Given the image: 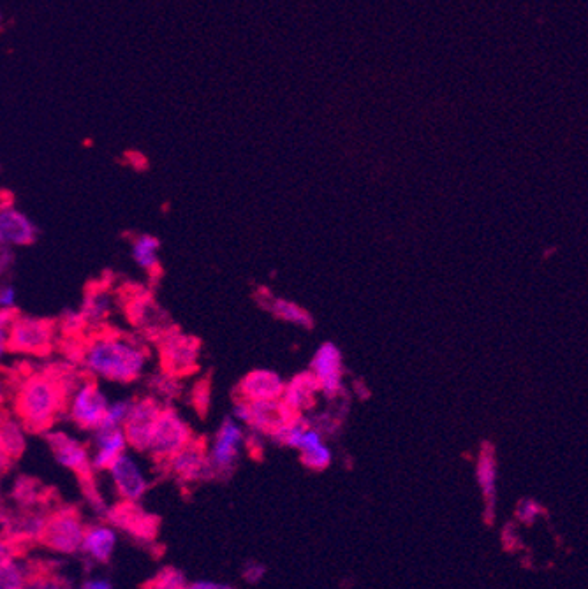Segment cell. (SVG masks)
Segmentation results:
<instances>
[{
  "label": "cell",
  "mask_w": 588,
  "mask_h": 589,
  "mask_svg": "<svg viewBox=\"0 0 588 589\" xmlns=\"http://www.w3.org/2000/svg\"><path fill=\"white\" fill-rule=\"evenodd\" d=\"M78 363L92 379L133 384L145 375L150 363V352L147 345L136 336L101 329L90 336L87 342L81 343Z\"/></svg>",
  "instance_id": "6da1fadb"
},
{
  "label": "cell",
  "mask_w": 588,
  "mask_h": 589,
  "mask_svg": "<svg viewBox=\"0 0 588 589\" xmlns=\"http://www.w3.org/2000/svg\"><path fill=\"white\" fill-rule=\"evenodd\" d=\"M67 391L53 370L32 373L16 389V417L27 431L45 433L66 408Z\"/></svg>",
  "instance_id": "7a4b0ae2"
},
{
  "label": "cell",
  "mask_w": 588,
  "mask_h": 589,
  "mask_svg": "<svg viewBox=\"0 0 588 589\" xmlns=\"http://www.w3.org/2000/svg\"><path fill=\"white\" fill-rule=\"evenodd\" d=\"M57 329L52 320L39 317H23L16 313L9 333V352L23 356L43 357L55 349Z\"/></svg>",
  "instance_id": "3957f363"
},
{
  "label": "cell",
  "mask_w": 588,
  "mask_h": 589,
  "mask_svg": "<svg viewBox=\"0 0 588 589\" xmlns=\"http://www.w3.org/2000/svg\"><path fill=\"white\" fill-rule=\"evenodd\" d=\"M110 400L96 380H80L66 400L67 419L80 430L94 431L101 426Z\"/></svg>",
  "instance_id": "277c9868"
},
{
  "label": "cell",
  "mask_w": 588,
  "mask_h": 589,
  "mask_svg": "<svg viewBox=\"0 0 588 589\" xmlns=\"http://www.w3.org/2000/svg\"><path fill=\"white\" fill-rule=\"evenodd\" d=\"M194 438L191 426L175 408L162 407L147 452L162 465Z\"/></svg>",
  "instance_id": "5b68a950"
},
{
  "label": "cell",
  "mask_w": 588,
  "mask_h": 589,
  "mask_svg": "<svg viewBox=\"0 0 588 589\" xmlns=\"http://www.w3.org/2000/svg\"><path fill=\"white\" fill-rule=\"evenodd\" d=\"M46 444L52 451L53 458L62 468L73 472L85 488L92 486L94 482V470L90 461V449L87 444L80 442L78 438L69 435L67 431L50 430L45 431Z\"/></svg>",
  "instance_id": "8992f818"
},
{
  "label": "cell",
  "mask_w": 588,
  "mask_h": 589,
  "mask_svg": "<svg viewBox=\"0 0 588 589\" xmlns=\"http://www.w3.org/2000/svg\"><path fill=\"white\" fill-rule=\"evenodd\" d=\"M85 528L87 526L76 510L59 509L46 519L41 542L53 553L73 556L80 553Z\"/></svg>",
  "instance_id": "52a82bcc"
},
{
  "label": "cell",
  "mask_w": 588,
  "mask_h": 589,
  "mask_svg": "<svg viewBox=\"0 0 588 589\" xmlns=\"http://www.w3.org/2000/svg\"><path fill=\"white\" fill-rule=\"evenodd\" d=\"M162 371L185 377L198 370L201 343L194 336L184 335L178 329H170L159 340Z\"/></svg>",
  "instance_id": "ba28073f"
},
{
  "label": "cell",
  "mask_w": 588,
  "mask_h": 589,
  "mask_svg": "<svg viewBox=\"0 0 588 589\" xmlns=\"http://www.w3.org/2000/svg\"><path fill=\"white\" fill-rule=\"evenodd\" d=\"M106 473L110 475L111 484L122 502L140 503L152 486L145 468L131 452H122Z\"/></svg>",
  "instance_id": "9c48e42d"
},
{
  "label": "cell",
  "mask_w": 588,
  "mask_h": 589,
  "mask_svg": "<svg viewBox=\"0 0 588 589\" xmlns=\"http://www.w3.org/2000/svg\"><path fill=\"white\" fill-rule=\"evenodd\" d=\"M296 412L280 400L236 401L235 417L258 433H272L280 424L291 421Z\"/></svg>",
  "instance_id": "30bf717a"
},
{
  "label": "cell",
  "mask_w": 588,
  "mask_h": 589,
  "mask_svg": "<svg viewBox=\"0 0 588 589\" xmlns=\"http://www.w3.org/2000/svg\"><path fill=\"white\" fill-rule=\"evenodd\" d=\"M162 466H166V470L182 484L215 479L214 468L210 465L208 454H206L205 442L198 438H192L184 449H180L177 454L166 459Z\"/></svg>",
  "instance_id": "8fae6325"
},
{
  "label": "cell",
  "mask_w": 588,
  "mask_h": 589,
  "mask_svg": "<svg viewBox=\"0 0 588 589\" xmlns=\"http://www.w3.org/2000/svg\"><path fill=\"white\" fill-rule=\"evenodd\" d=\"M162 407L164 405L155 396H145L140 400H133L127 419L122 424L127 445L133 451L147 452L150 438L154 433L155 422L161 414Z\"/></svg>",
  "instance_id": "7c38bea8"
},
{
  "label": "cell",
  "mask_w": 588,
  "mask_h": 589,
  "mask_svg": "<svg viewBox=\"0 0 588 589\" xmlns=\"http://www.w3.org/2000/svg\"><path fill=\"white\" fill-rule=\"evenodd\" d=\"M125 310H127L125 312L127 319L131 320L134 328L140 329L141 333L148 338H155V342L173 329L168 315L147 292L131 294Z\"/></svg>",
  "instance_id": "4fadbf2b"
},
{
  "label": "cell",
  "mask_w": 588,
  "mask_h": 589,
  "mask_svg": "<svg viewBox=\"0 0 588 589\" xmlns=\"http://www.w3.org/2000/svg\"><path fill=\"white\" fill-rule=\"evenodd\" d=\"M243 440L245 437H243L242 426L238 422L233 419L222 422L221 428L215 435L214 444L210 449H206L215 477H228L229 472L235 468Z\"/></svg>",
  "instance_id": "5bb4252c"
},
{
  "label": "cell",
  "mask_w": 588,
  "mask_h": 589,
  "mask_svg": "<svg viewBox=\"0 0 588 589\" xmlns=\"http://www.w3.org/2000/svg\"><path fill=\"white\" fill-rule=\"evenodd\" d=\"M106 519L108 523L113 524L117 530L129 533L133 539L140 540V542H152L157 537L159 531V523L154 516L147 514L145 510L141 509L138 503L122 502L115 507H110L106 512Z\"/></svg>",
  "instance_id": "9a60e30c"
},
{
  "label": "cell",
  "mask_w": 588,
  "mask_h": 589,
  "mask_svg": "<svg viewBox=\"0 0 588 589\" xmlns=\"http://www.w3.org/2000/svg\"><path fill=\"white\" fill-rule=\"evenodd\" d=\"M310 371L314 373L321 393L326 394V398H337L342 391V354L333 343H323L317 349L316 356L310 363Z\"/></svg>",
  "instance_id": "2e32d148"
},
{
  "label": "cell",
  "mask_w": 588,
  "mask_h": 589,
  "mask_svg": "<svg viewBox=\"0 0 588 589\" xmlns=\"http://www.w3.org/2000/svg\"><path fill=\"white\" fill-rule=\"evenodd\" d=\"M127 438H125L122 428H111V426H99L94 430V440H92V451H90V461H92V470L94 472H106L111 463L127 451Z\"/></svg>",
  "instance_id": "e0dca14e"
},
{
  "label": "cell",
  "mask_w": 588,
  "mask_h": 589,
  "mask_svg": "<svg viewBox=\"0 0 588 589\" xmlns=\"http://www.w3.org/2000/svg\"><path fill=\"white\" fill-rule=\"evenodd\" d=\"M37 240V227L13 206L0 208V247H27Z\"/></svg>",
  "instance_id": "ac0fdd59"
},
{
  "label": "cell",
  "mask_w": 588,
  "mask_h": 589,
  "mask_svg": "<svg viewBox=\"0 0 588 589\" xmlns=\"http://www.w3.org/2000/svg\"><path fill=\"white\" fill-rule=\"evenodd\" d=\"M118 546V530L113 524H92L85 528L80 553L96 563H108Z\"/></svg>",
  "instance_id": "d6986e66"
},
{
  "label": "cell",
  "mask_w": 588,
  "mask_h": 589,
  "mask_svg": "<svg viewBox=\"0 0 588 589\" xmlns=\"http://www.w3.org/2000/svg\"><path fill=\"white\" fill-rule=\"evenodd\" d=\"M284 380L275 371L254 370L243 377L238 393L240 398L247 401L279 400L284 393Z\"/></svg>",
  "instance_id": "ffe728a7"
},
{
  "label": "cell",
  "mask_w": 588,
  "mask_h": 589,
  "mask_svg": "<svg viewBox=\"0 0 588 589\" xmlns=\"http://www.w3.org/2000/svg\"><path fill=\"white\" fill-rule=\"evenodd\" d=\"M317 393H321L319 382L312 371H305V373H300L298 377H294L284 387V393L280 396V400L284 401L287 407L296 414H302L305 410L314 407Z\"/></svg>",
  "instance_id": "44dd1931"
},
{
  "label": "cell",
  "mask_w": 588,
  "mask_h": 589,
  "mask_svg": "<svg viewBox=\"0 0 588 589\" xmlns=\"http://www.w3.org/2000/svg\"><path fill=\"white\" fill-rule=\"evenodd\" d=\"M479 488L483 491L486 500L485 521L488 524L493 523L495 519V489H497V461H495V451L490 444H483L481 454L478 459Z\"/></svg>",
  "instance_id": "7402d4cb"
},
{
  "label": "cell",
  "mask_w": 588,
  "mask_h": 589,
  "mask_svg": "<svg viewBox=\"0 0 588 589\" xmlns=\"http://www.w3.org/2000/svg\"><path fill=\"white\" fill-rule=\"evenodd\" d=\"M46 519L48 516L37 512V510H29L20 516L11 517L6 524L9 542L11 544H13V540L16 542H20V540L41 542L43 533H45Z\"/></svg>",
  "instance_id": "603a6c76"
},
{
  "label": "cell",
  "mask_w": 588,
  "mask_h": 589,
  "mask_svg": "<svg viewBox=\"0 0 588 589\" xmlns=\"http://www.w3.org/2000/svg\"><path fill=\"white\" fill-rule=\"evenodd\" d=\"M111 308H113V294L104 285L90 287L80 308L85 326L87 328L101 326L104 320L110 317Z\"/></svg>",
  "instance_id": "cb8c5ba5"
},
{
  "label": "cell",
  "mask_w": 588,
  "mask_h": 589,
  "mask_svg": "<svg viewBox=\"0 0 588 589\" xmlns=\"http://www.w3.org/2000/svg\"><path fill=\"white\" fill-rule=\"evenodd\" d=\"M27 449V428L16 417L0 419V452L8 458L18 459Z\"/></svg>",
  "instance_id": "d4e9b609"
},
{
  "label": "cell",
  "mask_w": 588,
  "mask_h": 589,
  "mask_svg": "<svg viewBox=\"0 0 588 589\" xmlns=\"http://www.w3.org/2000/svg\"><path fill=\"white\" fill-rule=\"evenodd\" d=\"M161 241L152 234H140L131 243L133 261L147 273H159L161 270Z\"/></svg>",
  "instance_id": "484cf974"
},
{
  "label": "cell",
  "mask_w": 588,
  "mask_h": 589,
  "mask_svg": "<svg viewBox=\"0 0 588 589\" xmlns=\"http://www.w3.org/2000/svg\"><path fill=\"white\" fill-rule=\"evenodd\" d=\"M32 572L25 561L18 560L15 553L0 560V589L30 588Z\"/></svg>",
  "instance_id": "4316f807"
},
{
  "label": "cell",
  "mask_w": 588,
  "mask_h": 589,
  "mask_svg": "<svg viewBox=\"0 0 588 589\" xmlns=\"http://www.w3.org/2000/svg\"><path fill=\"white\" fill-rule=\"evenodd\" d=\"M270 312L279 317L280 320H286L296 326H302V328L312 329L314 328V319L307 310H303L302 306L294 305L287 299H275L272 298L270 305L266 306Z\"/></svg>",
  "instance_id": "83f0119b"
},
{
  "label": "cell",
  "mask_w": 588,
  "mask_h": 589,
  "mask_svg": "<svg viewBox=\"0 0 588 589\" xmlns=\"http://www.w3.org/2000/svg\"><path fill=\"white\" fill-rule=\"evenodd\" d=\"M187 575L177 567H164L154 575L152 581L147 582V588L184 589L187 588Z\"/></svg>",
  "instance_id": "f1b7e54d"
},
{
  "label": "cell",
  "mask_w": 588,
  "mask_h": 589,
  "mask_svg": "<svg viewBox=\"0 0 588 589\" xmlns=\"http://www.w3.org/2000/svg\"><path fill=\"white\" fill-rule=\"evenodd\" d=\"M302 463L307 468H312V470H324L331 463L330 449L323 444V440L310 445V447L302 451Z\"/></svg>",
  "instance_id": "f546056e"
},
{
  "label": "cell",
  "mask_w": 588,
  "mask_h": 589,
  "mask_svg": "<svg viewBox=\"0 0 588 589\" xmlns=\"http://www.w3.org/2000/svg\"><path fill=\"white\" fill-rule=\"evenodd\" d=\"M154 389V396L157 400L161 401V398H166V400H170L171 398V400H173V398H177L180 391H182L180 377L162 371L161 375H159V379L154 382Z\"/></svg>",
  "instance_id": "4dcf8cb0"
},
{
  "label": "cell",
  "mask_w": 588,
  "mask_h": 589,
  "mask_svg": "<svg viewBox=\"0 0 588 589\" xmlns=\"http://www.w3.org/2000/svg\"><path fill=\"white\" fill-rule=\"evenodd\" d=\"M133 400H117L111 401L108 408H106V414H104L103 422L101 426H111V428H122L127 414L131 410Z\"/></svg>",
  "instance_id": "1f68e13d"
},
{
  "label": "cell",
  "mask_w": 588,
  "mask_h": 589,
  "mask_svg": "<svg viewBox=\"0 0 588 589\" xmlns=\"http://www.w3.org/2000/svg\"><path fill=\"white\" fill-rule=\"evenodd\" d=\"M15 498L23 505H34L41 498V491L37 482L30 479H22L18 482V488H15Z\"/></svg>",
  "instance_id": "d6a6232c"
},
{
  "label": "cell",
  "mask_w": 588,
  "mask_h": 589,
  "mask_svg": "<svg viewBox=\"0 0 588 589\" xmlns=\"http://www.w3.org/2000/svg\"><path fill=\"white\" fill-rule=\"evenodd\" d=\"M15 317L16 312L0 310V359L9 352V333H11V324Z\"/></svg>",
  "instance_id": "836d02e7"
},
{
  "label": "cell",
  "mask_w": 588,
  "mask_h": 589,
  "mask_svg": "<svg viewBox=\"0 0 588 589\" xmlns=\"http://www.w3.org/2000/svg\"><path fill=\"white\" fill-rule=\"evenodd\" d=\"M543 514V507L534 500H522L518 503V509H516V517L520 523L532 524L536 523L537 517Z\"/></svg>",
  "instance_id": "e575fe53"
},
{
  "label": "cell",
  "mask_w": 588,
  "mask_h": 589,
  "mask_svg": "<svg viewBox=\"0 0 588 589\" xmlns=\"http://www.w3.org/2000/svg\"><path fill=\"white\" fill-rule=\"evenodd\" d=\"M210 401H212L210 400V384H208V380H201L192 391V403L199 414L205 415L210 408Z\"/></svg>",
  "instance_id": "d590c367"
},
{
  "label": "cell",
  "mask_w": 588,
  "mask_h": 589,
  "mask_svg": "<svg viewBox=\"0 0 588 589\" xmlns=\"http://www.w3.org/2000/svg\"><path fill=\"white\" fill-rule=\"evenodd\" d=\"M16 289L13 285H0V310L16 312Z\"/></svg>",
  "instance_id": "8d00e7d4"
},
{
  "label": "cell",
  "mask_w": 588,
  "mask_h": 589,
  "mask_svg": "<svg viewBox=\"0 0 588 589\" xmlns=\"http://www.w3.org/2000/svg\"><path fill=\"white\" fill-rule=\"evenodd\" d=\"M265 574V565H259V563H249L247 567L243 568V577H245V581L250 582V584L261 581V579L265 577Z\"/></svg>",
  "instance_id": "74e56055"
},
{
  "label": "cell",
  "mask_w": 588,
  "mask_h": 589,
  "mask_svg": "<svg viewBox=\"0 0 588 589\" xmlns=\"http://www.w3.org/2000/svg\"><path fill=\"white\" fill-rule=\"evenodd\" d=\"M85 589H111L113 582L108 577H92L81 584Z\"/></svg>",
  "instance_id": "f35d334b"
},
{
  "label": "cell",
  "mask_w": 588,
  "mask_h": 589,
  "mask_svg": "<svg viewBox=\"0 0 588 589\" xmlns=\"http://www.w3.org/2000/svg\"><path fill=\"white\" fill-rule=\"evenodd\" d=\"M187 588L191 589H228L231 588L229 584H219L214 581H196L192 584H187Z\"/></svg>",
  "instance_id": "ab89813d"
},
{
  "label": "cell",
  "mask_w": 588,
  "mask_h": 589,
  "mask_svg": "<svg viewBox=\"0 0 588 589\" xmlns=\"http://www.w3.org/2000/svg\"><path fill=\"white\" fill-rule=\"evenodd\" d=\"M516 533H515V526L513 524H508L506 528H504V542H506V547L508 549H515L516 546Z\"/></svg>",
  "instance_id": "60d3db41"
},
{
  "label": "cell",
  "mask_w": 588,
  "mask_h": 589,
  "mask_svg": "<svg viewBox=\"0 0 588 589\" xmlns=\"http://www.w3.org/2000/svg\"><path fill=\"white\" fill-rule=\"evenodd\" d=\"M13 549H15V546L9 542L8 537H2L0 535V560H4L9 554L15 553Z\"/></svg>",
  "instance_id": "b9f144b4"
},
{
  "label": "cell",
  "mask_w": 588,
  "mask_h": 589,
  "mask_svg": "<svg viewBox=\"0 0 588 589\" xmlns=\"http://www.w3.org/2000/svg\"><path fill=\"white\" fill-rule=\"evenodd\" d=\"M11 463H13V459L8 458L6 454H2V452H0V482H2V479H4V477H6V473L9 472V468H11Z\"/></svg>",
  "instance_id": "7bdbcfd3"
},
{
  "label": "cell",
  "mask_w": 588,
  "mask_h": 589,
  "mask_svg": "<svg viewBox=\"0 0 588 589\" xmlns=\"http://www.w3.org/2000/svg\"><path fill=\"white\" fill-rule=\"evenodd\" d=\"M4 401H6V382L0 377V407L4 405Z\"/></svg>",
  "instance_id": "ee69618b"
},
{
  "label": "cell",
  "mask_w": 588,
  "mask_h": 589,
  "mask_svg": "<svg viewBox=\"0 0 588 589\" xmlns=\"http://www.w3.org/2000/svg\"><path fill=\"white\" fill-rule=\"evenodd\" d=\"M0 22H2V13H0Z\"/></svg>",
  "instance_id": "f6af8a7d"
}]
</instances>
